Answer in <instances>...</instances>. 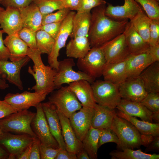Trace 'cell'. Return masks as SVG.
I'll return each instance as SVG.
<instances>
[{
  "instance_id": "60d3db41",
  "label": "cell",
  "mask_w": 159,
  "mask_h": 159,
  "mask_svg": "<svg viewBox=\"0 0 159 159\" xmlns=\"http://www.w3.org/2000/svg\"><path fill=\"white\" fill-rule=\"evenodd\" d=\"M140 102L152 112H159V93H148Z\"/></svg>"
},
{
  "instance_id": "6da1fadb",
  "label": "cell",
  "mask_w": 159,
  "mask_h": 159,
  "mask_svg": "<svg viewBox=\"0 0 159 159\" xmlns=\"http://www.w3.org/2000/svg\"><path fill=\"white\" fill-rule=\"evenodd\" d=\"M106 4L91 10V19L88 38L91 48L100 47L122 34L128 19L116 20L106 16Z\"/></svg>"
},
{
  "instance_id": "03108f58",
  "label": "cell",
  "mask_w": 159,
  "mask_h": 159,
  "mask_svg": "<svg viewBox=\"0 0 159 159\" xmlns=\"http://www.w3.org/2000/svg\"><path fill=\"white\" fill-rule=\"evenodd\" d=\"M156 1H159V0H156Z\"/></svg>"
},
{
  "instance_id": "83f0119b",
  "label": "cell",
  "mask_w": 159,
  "mask_h": 159,
  "mask_svg": "<svg viewBox=\"0 0 159 159\" xmlns=\"http://www.w3.org/2000/svg\"><path fill=\"white\" fill-rule=\"evenodd\" d=\"M94 108L92 127L98 129L110 128L116 114L115 109H111L97 103Z\"/></svg>"
},
{
  "instance_id": "d590c367",
  "label": "cell",
  "mask_w": 159,
  "mask_h": 159,
  "mask_svg": "<svg viewBox=\"0 0 159 159\" xmlns=\"http://www.w3.org/2000/svg\"><path fill=\"white\" fill-rule=\"evenodd\" d=\"M37 49L41 54L49 55L51 52L55 42V39L45 31L39 30L36 32Z\"/></svg>"
},
{
  "instance_id": "ffe728a7",
  "label": "cell",
  "mask_w": 159,
  "mask_h": 159,
  "mask_svg": "<svg viewBox=\"0 0 159 159\" xmlns=\"http://www.w3.org/2000/svg\"><path fill=\"white\" fill-rule=\"evenodd\" d=\"M61 126L62 134L68 152L78 153L82 149V142L77 138L70 124L69 118L57 110Z\"/></svg>"
},
{
  "instance_id": "816d5d0a",
  "label": "cell",
  "mask_w": 159,
  "mask_h": 159,
  "mask_svg": "<svg viewBox=\"0 0 159 159\" xmlns=\"http://www.w3.org/2000/svg\"><path fill=\"white\" fill-rule=\"evenodd\" d=\"M64 8H68L71 11H77L80 8L81 0H61Z\"/></svg>"
},
{
  "instance_id": "2e32d148",
  "label": "cell",
  "mask_w": 159,
  "mask_h": 159,
  "mask_svg": "<svg viewBox=\"0 0 159 159\" xmlns=\"http://www.w3.org/2000/svg\"><path fill=\"white\" fill-rule=\"evenodd\" d=\"M118 88L121 99L131 101L140 102L148 93L139 77L127 78L118 85Z\"/></svg>"
},
{
  "instance_id": "f1b7e54d",
  "label": "cell",
  "mask_w": 159,
  "mask_h": 159,
  "mask_svg": "<svg viewBox=\"0 0 159 159\" xmlns=\"http://www.w3.org/2000/svg\"><path fill=\"white\" fill-rule=\"evenodd\" d=\"M139 77L142 81L148 93L159 92V61L153 62L140 74Z\"/></svg>"
},
{
  "instance_id": "484cf974",
  "label": "cell",
  "mask_w": 159,
  "mask_h": 159,
  "mask_svg": "<svg viewBox=\"0 0 159 159\" xmlns=\"http://www.w3.org/2000/svg\"><path fill=\"white\" fill-rule=\"evenodd\" d=\"M126 67V59L117 63H106L102 73L104 80L118 85L127 79Z\"/></svg>"
},
{
  "instance_id": "7a4b0ae2",
  "label": "cell",
  "mask_w": 159,
  "mask_h": 159,
  "mask_svg": "<svg viewBox=\"0 0 159 159\" xmlns=\"http://www.w3.org/2000/svg\"><path fill=\"white\" fill-rule=\"evenodd\" d=\"M41 53L38 49H32L28 48L27 56L32 60L33 69L30 66L28 72L32 75L36 81V84L29 89L35 92L47 95L55 89L54 77L56 70L50 66H46L43 63Z\"/></svg>"
},
{
  "instance_id": "c3c4849f",
  "label": "cell",
  "mask_w": 159,
  "mask_h": 159,
  "mask_svg": "<svg viewBox=\"0 0 159 159\" xmlns=\"http://www.w3.org/2000/svg\"><path fill=\"white\" fill-rule=\"evenodd\" d=\"M17 111L4 100L0 99V120Z\"/></svg>"
},
{
  "instance_id": "9c48e42d",
  "label": "cell",
  "mask_w": 159,
  "mask_h": 159,
  "mask_svg": "<svg viewBox=\"0 0 159 159\" xmlns=\"http://www.w3.org/2000/svg\"><path fill=\"white\" fill-rule=\"evenodd\" d=\"M35 107L36 112L31 123L32 130L41 143L53 148H59L57 141L49 130L42 103Z\"/></svg>"
},
{
  "instance_id": "ac0fdd59",
  "label": "cell",
  "mask_w": 159,
  "mask_h": 159,
  "mask_svg": "<svg viewBox=\"0 0 159 159\" xmlns=\"http://www.w3.org/2000/svg\"><path fill=\"white\" fill-rule=\"evenodd\" d=\"M42 105L52 134L57 141L59 148L66 150L56 107L48 101L42 103Z\"/></svg>"
},
{
  "instance_id": "8fae6325",
  "label": "cell",
  "mask_w": 159,
  "mask_h": 159,
  "mask_svg": "<svg viewBox=\"0 0 159 159\" xmlns=\"http://www.w3.org/2000/svg\"><path fill=\"white\" fill-rule=\"evenodd\" d=\"M75 14V12L71 11L62 21L60 30L55 39L52 51L48 55V62L49 66L56 70L59 64L57 58L59 52L65 46L67 40L72 32L73 19Z\"/></svg>"
},
{
  "instance_id": "e0dca14e",
  "label": "cell",
  "mask_w": 159,
  "mask_h": 159,
  "mask_svg": "<svg viewBox=\"0 0 159 159\" xmlns=\"http://www.w3.org/2000/svg\"><path fill=\"white\" fill-rule=\"evenodd\" d=\"M124 1V4L120 6H115L110 3H107L105 10V15L116 20H130L143 9L135 0Z\"/></svg>"
},
{
  "instance_id": "3957f363",
  "label": "cell",
  "mask_w": 159,
  "mask_h": 159,
  "mask_svg": "<svg viewBox=\"0 0 159 159\" xmlns=\"http://www.w3.org/2000/svg\"><path fill=\"white\" fill-rule=\"evenodd\" d=\"M110 128L115 133L119 141L118 148L134 149L142 145L143 135L135 127L126 119L118 116L114 117Z\"/></svg>"
},
{
  "instance_id": "f6af8a7d",
  "label": "cell",
  "mask_w": 159,
  "mask_h": 159,
  "mask_svg": "<svg viewBox=\"0 0 159 159\" xmlns=\"http://www.w3.org/2000/svg\"><path fill=\"white\" fill-rule=\"evenodd\" d=\"M39 148L41 159H55L59 149L47 146L40 142Z\"/></svg>"
},
{
  "instance_id": "ab89813d",
  "label": "cell",
  "mask_w": 159,
  "mask_h": 159,
  "mask_svg": "<svg viewBox=\"0 0 159 159\" xmlns=\"http://www.w3.org/2000/svg\"><path fill=\"white\" fill-rule=\"evenodd\" d=\"M71 11L64 8L58 10L55 13H51L42 16V25L50 23L62 22Z\"/></svg>"
},
{
  "instance_id": "9f6ffc18",
  "label": "cell",
  "mask_w": 159,
  "mask_h": 159,
  "mask_svg": "<svg viewBox=\"0 0 159 159\" xmlns=\"http://www.w3.org/2000/svg\"><path fill=\"white\" fill-rule=\"evenodd\" d=\"M32 143L29 145L24 150L16 159H29Z\"/></svg>"
},
{
  "instance_id": "603a6c76",
  "label": "cell",
  "mask_w": 159,
  "mask_h": 159,
  "mask_svg": "<svg viewBox=\"0 0 159 159\" xmlns=\"http://www.w3.org/2000/svg\"><path fill=\"white\" fill-rule=\"evenodd\" d=\"M123 33L130 55L143 53L148 50L150 44L138 34L130 21L127 23Z\"/></svg>"
},
{
  "instance_id": "e575fe53",
  "label": "cell",
  "mask_w": 159,
  "mask_h": 159,
  "mask_svg": "<svg viewBox=\"0 0 159 159\" xmlns=\"http://www.w3.org/2000/svg\"><path fill=\"white\" fill-rule=\"evenodd\" d=\"M122 151L115 150L109 153L112 159H159V155L149 154L143 152L140 149L134 150L126 148Z\"/></svg>"
},
{
  "instance_id": "5b68a950",
  "label": "cell",
  "mask_w": 159,
  "mask_h": 159,
  "mask_svg": "<svg viewBox=\"0 0 159 159\" xmlns=\"http://www.w3.org/2000/svg\"><path fill=\"white\" fill-rule=\"evenodd\" d=\"M91 86L96 103L111 109L116 108L122 99L118 85L106 80H98Z\"/></svg>"
},
{
  "instance_id": "f907efd6",
  "label": "cell",
  "mask_w": 159,
  "mask_h": 159,
  "mask_svg": "<svg viewBox=\"0 0 159 159\" xmlns=\"http://www.w3.org/2000/svg\"><path fill=\"white\" fill-rule=\"evenodd\" d=\"M3 33V30H0V60H8L9 58V52L4 44L2 37Z\"/></svg>"
},
{
  "instance_id": "f5cc1de1",
  "label": "cell",
  "mask_w": 159,
  "mask_h": 159,
  "mask_svg": "<svg viewBox=\"0 0 159 159\" xmlns=\"http://www.w3.org/2000/svg\"><path fill=\"white\" fill-rule=\"evenodd\" d=\"M75 154L70 153L65 150L59 148V150L55 159H77Z\"/></svg>"
},
{
  "instance_id": "1f68e13d",
  "label": "cell",
  "mask_w": 159,
  "mask_h": 159,
  "mask_svg": "<svg viewBox=\"0 0 159 159\" xmlns=\"http://www.w3.org/2000/svg\"><path fill=\"white\" fill-rule=\"evenodd\" d=\"M117 115L127 120L137 129L142 135L159 136V123H153L138 120L135 117L130 116L118 110Z\"/></svg>"
},
{
  "instance_id": "cb8c5ba5",
  "label": "cell",
  "mask_w": 159,
  "mask_h": 159,
  "mask_svg": "<svg viewBox=\"0 0 159 159\" xmlns=\"http://www.w3.org/2000/svg\"><path fill=\"white\" fill-rule=\"evenodd\" d=\"M19 9L22 27L35 32L39 30L42 25V15L37 6L32 2L28 6Z\"/></svg>"
},
{
  "instance_id": "52a82bcc",
  "label": "cell",
  "mask_w": 159,
  "mask_h": 159,
  "mask_svg": "<svg viewBox=\"0 0 159 159\" xmlns=\"http://www.w3.org/2000/svg\"><path fill=\"white\" fill-rule=\"evenodd\" d=\"M106 63L100 47H92L84 57L78 59L77 65L81 71L95 79L102 75Z\"/></svg>"
},
{
  "instance_id": "b9f144b4",
  "label": "cell",
  "mask_w": 159,
  "mask_h": 159,
  "mask_svg": "<svg viewBox=\"0 0 159 159\" xmlns=\"http://www.w3.org/2000/svg\"><path fill=\"white\" fill-rule=\"evenodd\" d=\"M99 130V148L105 143L109 142L115 143L117 146L119 145L120 142L117 136L110 128Z\"/></svg>"
},
{
  "instance_id": "ee69618b",
  "label": "cell",
  "mask_w": 159,
  "mask_h": 159,
  "mask_svg": "<svg viewBox=\"0 0 159 159\" xmlns=\"http://www.w3.org/2000/svg\"><path fill=\"white\" fill-rule=\"evenodd\" d=\"M106 3L104 0H81L80 7L77 11H91L93 8Z\"/></svg>"
},
{
  "instance_id": "681fc988",
  "label": "cell",
  "mask_w": 159,
  "mask_h": 159,
  "mask_svg": "<svg viewBox=\"0 0 159 159\" xmlns=\"http://www.w3.org/2000/svg\"><path fill=\"white\" fill-rule=\"evenodd\" d=\"M40 143V142L37 138L34 139L32 145L29 159H41Z\"/></svg>"
},
{
  "instance_id": "db71d44e",
  "label": "cell",
  "mask_w": 159,
  "mask_h": 159,
  "mask_svg": "<svg viewBox=\"0 0 159 159\" xmlns=\"http://www.w3.org/2000/svg\"><path fill=\"white\" fill-rule=\"evenodd\" d=\"M159 151V136H155L146 147L145 153L150 151L158 152Z\"/></svg>"
},
{
  "instance_id": "be15d7a7",
  "label": "cell",
  "mask_w": 159,
  "mask_h": 159,
  "mask_svg": "<svg viewBox=\"0 0 159 159\" xmlns=\"http://www.w3.org/2000/svg\"><path fill=\"white\" fill-rule=\"evenodd\" d=\"M4 9V8H3L0 7V12Z\"/></svg>"
},
{
  "instance_id": "7bdbcfd3",
  "label": "cell",
  "mask_w": 159,
  "mask_h": 159,
  "mask_svg": "<svg viewBox=\"0 0 159 159\" xmlns=\"http://www.w3.org/2000/svg\"><path fill=\"white\" fill-rule=\"evenodd\" d=\"M149 43L151 46L159 44V19H150Z\"/></svg>"
},
{
  "instance_id": "6125c7cd",
  "label": "cell",
  "mask_w": 159,
  "mask_h": 159,
  "mask_svg": "<svg viewBox=\"0 0 159 159\" xmlns=\"http://www.w3.org/2000/svg\"><path fill=\"white\" fill-rule=\"evenodd\" d=\"M3 134V132L0 129V135H1Z\"/></svg>"
},
{
  "instance_id": "91938a15",
  "label": "cell",
  "mask_w": 159,
  "mask_h": 159,
  "mask_svg": "<svg viewBox=\"0 0 159 159\" xmlns=\"http://www.w3.org/2000/svg\"><path fill=\"white\" fill-rule=\"evenodd\" d=\"M9 87V85L6 83V80L0 77V89L4 90Z\"/></svg>"
},
{
  "instance_id": "d6a6232c",
  "label": "cell",
  "mask_w": 159,
  "mask_h": 159,
  "mask_svg": "<svg viewBox=\"0 0 159 159\" xmlns=\"http://www.w3.org/2000/svg\"><path fill=\"white\" fill-rule=\"evenodd\" d=\"M150 21V19L144 13L143 9L139 12L130 21L138 34L145 42L148 43Z\"/></svg>"
},
{
  "instance_id": "f546056e",
  "label": "cell",
  "mask_w": 159,
  "mask_h": 159,
  "mask_svg": "<svg viewBox=\"0 0 159 159\" xmlns=\"http://www.w3.org/2000/svg\"><path fill=\"white\" fill-rule=\"evenodd\" d=\"M91 19V11H77L72 21L71 39L78 37H87Z\"/></svg>"
},
{
  "instance_id": "f35d334b",
  "label": "cell",
  "mask_w": 159,
  "mask_h": 159,
  "mask_svg": "<svg viewBox=\"0 0 159 159\" xmlns=\"http://www.w3.org/2000/svg\"><path fill=\"white\" fill-rule=\"evenodd\" d=\"M36 32L26 28H22L17 33L19 37L32 49H37L36 40Z\"/></svg>"
},
{
  "instance_id": "11a10c76",
  "label": "cell",
  "mask_w": 159,
  "mask_h": 159,
  "mask_svg": "<svg viewBox=\"0 0 159 159\" xmlns=\"http://www.w3.org/2000/svg\"><path fill=\"white\" fill-rule=\"evenodd\" d=\"M148 51L154 62L159 61V44L150 46Z\"/></svg>"
},
{
  "instance_id": "6f0895ef",
  "label": "cell",
  "mask_w": 159,
  "mask_h": 159,
  "mask_svg": "<svg viewBox=\"0 0 159 159\" xmlns=\"http://www.w3.org/2000/svg\"><path fill=\"white\" fill-rule=\"evenodd\" d=\"M77 159H90V157L87 152L83 149L76 154Z\"/></svg>"
},
{
  "instance_id": "836d02e7",
  "label": "cell",
  "mask_w": 159,
  "mask_h": 159,
  "mask_svg": "<svg viewBox=\"0 0 159 159\" xmlns=\"http://www.w3.org/2000/svg\"><path fill=\"white\" fill-rule=\"evenodd\" d=\"M100 132L99 129L91 127L82 142L90 159H97Z\"/></svg>"
},
{
  "instance_id": "d4e9b609",
  "label": "cell",
  "mask_w": 159,
  "mask_h": 159,
  "mask_svg": "<svg viewBox=\"0 0 159 159\" xmlns=\"http://www.w3.org/2000/svg\"><path fill=\"white\" fill-rule=\"evenodd\" d=\"M116 108L130 116L138 117L142 120L153 122V112L140 102L121 99Z\"/></svg>"
},
{
  "instance_id": "7c38bea8",
  "label": "cell",
  "mask_w": 159,
  "mask_h": 159,
  "mask_svg": "<svg viewBox=\"0 0 159 159\" xmlns=\"http://www.w3.org/2000/svg\"><path fill=\"white\" fill-rule=\"evenodd\" d=\"M100 47L107 63L124 61L130 55L123 33Z\"/></svg>"
},
{
  "instance_id": "4316f807",
  "label": "cell",
  "mask_w": 159,
  "mask_h": 159,
  "mask_svg": "<svg viewBox=\"0 0 159 159\" xmlns=\"http://www.w3.org/2000/svg\"><path fill=\"white\" fill-rule=\"evenodd\" d=\"M9 52L11 61H18L26 56L28 47L19 37L17 33L8 35L4 39Z\"/></svg>"
},
{
  "instance_id": "4dcf8cb0",
  "label": "cell",
  "mask_w": 159,
  "mask_h": 159,
  "mask_svg": "<svg viewBox=\"0 0 159 159\" xmlns=\"http://www.w3.org/2000/svg\"><path fill=\"white\" fill-rule=\"evenodd\" d=\"M91 47L87 37H78L71 39L66 46L67 56L79 59L84 57Z\"/></svg>"
},
{
  "instance_id": "44dd1931",
  "label": "cell",
  "mask_w": 159,
  "mask_h": 159,
  "mask_svg": "<svg viewBox=\"0 0 159 159\" xmlns=\"http://www.w3.org/2000/svg\"><path fill=\"white\" fill-rule=\"evenodd\" d=\"M148 51L140 54L130 55L126 59L127 78L138 77L144 69L155 62Z\"/></svg>"
},
{
  "instance_id": "7dc6e473",
  "label": "cell",
  "mask_w": 159,
  "mask_h": 159,
  "mask_svg": "<svg viewBox=\"0 0 159 159\" xmlns=\"http://www.w3.org/2000/svg\"><path fill=\"white\" fill-rule=\"evenodd\" d=\"M33 0H2L1 4L5 8L11 6L18 9L25 7L30 4Z\"/></svg>"
},
{
  "instance_id": "94428289",
  "label": "cell",
  "mask_w": 159,
  "mask_h": 159,
  "mask_svg": "<svg viewBox=\"0 0 159 159\" xmlns=\"http://www.w3.org/2000/svg\"><path fill=\"white\" fill-rule=\"evenodd\" d=\"M152 118L153 120H155L159 122V112L153 113L152 116Z\"/></svg>"
},
{
  "instance_id": "d6986e66",
  "label": "cell",
  "mask_w": 159,
  "mask_h": 159,
  "mask_svg": "<svg viewBox=\"0 0 159 159\" xmlns=\"http://www.w3.org/2000/svg\"><path fill=\"white\" fill-rule=\"evenodd\" d=\"M0 12V28L8 35L17 33L22 29L19 9L8 6Z\"/></svg>"
},
{
  "instance_id": "74e56055",
  "label": "cell",
  "mask_w": 159,
  "mask_h": 159,
  "mask_svg": "<svg viewBox=\"0 0 159 159\" xmlns=\"http://www.w3.org/2000/svg\"><path fill=\"white\" fill-rule=\"evenodd\" d=\"M139 3L150 19H159V4L156 0H135Z\"/></svg>"
},
{
  "instance_id": "30bf717a",
  "label": "cell",
  "mask_w": 159,
  "mask_h": 159,
  "mask_svg": "<svg viewBox=\"0 0 159 159\" xmlns=\"http://www.w3.org/2000/svg\"><path fill=\"white\" fill-rule=\"evenodd\" d=\"M34 139L28 134L16 135L3 132L0 135V145L8 153V159H16L33 143Z\"/></svg>"
},
{
  "instance_id": "277c9868",
  "label": "cell",
  "mask_w": 159,
  "mask_h": 159,
  "mask_svg": "<svg viewBox=\"0 0 159 159\" xmlns=\"http://www.w3.org/2000/svg\"><path fill=\"white\" fill-rule=\"evenodd\" d=\"M35 114L28 110L11 114L0 120V129L3 132L26 134L37 138L31 127Z\"/></svg>"
},
{
  "instance_id": "680465c9",
  "label": "cell",
  "mask_w": 159,
  "mask_h": 159,
  "mask_svg": "<svg viewBox=\"0 0 159 159\" xmlns=\"http://www.w3.org/2000/svg\"><path fill=\"white\" fill-rule=\"evenodd\" d=\"M9 154L6 149L0 145V159H8Z\"/></svg>"
},
{
  "instance_id": "8d00e7d4",
  "label": "cell",
  "mask_w": 159,
  "mask_h": 159,
  "mask_svg": "<svg viewBox=\"0 0 159 159\" xmlns=\"http://www.w3.org/2000/svg\"><path fill=\"white\" fill-rule=\"evenodd\" d=\"M39 8L42 16L64 8L61 0H33Z\"/></svg>"
},
{
  "instance_id": "ba28073f",
  "label": "cell",
  "mask_w": 159,
  "mask_h": 159,
  "mask_svg": "<svg viewBox=\"0 0 159 159\" xmlns=\"http://www.w3.org/2000/svg\"><path fill=\"white\" fill-rule=\"evenodd\" d=\"M75 63L72 58L64 59L59 61L58 69L54 77L55 89L60 88L63 84L68 85L73 82L81 80H86L90 83H93L95 79L88 76L84 72L74 71L72 69Z\"/></svg>"
},
{
  "instance_id": "4fadbf2b",
  "label": "cell",
  "mask_w": 159,
  "mask_h": 159,
  "mask_svg": "<svg viewBox=\"0 0 159 159\" xmlns=\"http://www.w3.org/2000/svg\"><path fill=\"white\" fill-rule=\"evenodd\" d=\"M47 95L35 92L25 91L21 93H8L4 100L18 111L35 107L45 99Z\"/></svg>"
},
{
  "instance_id": "e7e4bbea",
  "label": "cell",
  "mask_w": 159,
  "mask_h": 159,
  "mask_svg": "<svg viewBox=\"0 0 159 159\" xmlns=\"http://www.w3.org/2000/svg\"><path fill=\"white\" fill-rule=\"evenodd\" d=\"M2 0H0V4H1V2L2 1Z\"/></svg>"
},
{
  "instance_id": "7402d4cb",
  "label": "cell",
  "mask_w": 159,
  "mask_h": 159,
  "mask_svg": "<svg viewBox=\"0 0 159 159\" xmlns=\"http://www.w3.org/2000/svg\"><path fill=\"white\" fill-rule=\"evenodd\" d=\"M90 83L87 80H81L71 83L67 86L75 95L82 107H94L96 104Z\"/></svg>"
},
{
  "instance_id": "5bb4252c",
  "label": "cell",
  "mask_w": 159,
  "mask_h": 159,
  "mask_svg": "<svg viewBox=\"0 0 159 159\" xmlns=\"http://www.w3.org/2000/svg\"><path fill=\"white\" fill-rule=\"evenodd\" d=\"M31 59L27 56L18 61L0 60V77L23 90V86L20 78V71Z\"/></svg>"
},
{
  "instance_id": "9a60e30c",
  "label": "cell",
  "mask_w": 159,
  "mask_h": 159,
  "mask_svg": "<svg viewBox=\"0 0 159 159\" xmlns=\"http://www.w3.org/2000/svg\"><path fill=\"white\" fill-rule=\"evenodd\" d=\"M69 118L70 124L78 139L82 142L92 127L94 107H82Z\"/></svg>"
},
{
  "instance_id": "bcb514c9",
  "label": "cell",
  "mask_w": 159,
  "mask_h": 159,
  "mask_svg": "<svg viewBox=\"0 0 159 159\" xmlns=\"http://www.w3.org/2000/svg\"><path fill=\"white\" fill-rule=\"evenodd\" d=\"M62 22H58L42 25L39 30L45 31L55 39L60 30Z\"/></svg>"
},
{
  "instance_id": "8992f818",
  "label": "cell",
  "mask_w": 159,
  "mask_h": 159,
  "mask_svg": "<svg viewBox=\"0 0 159 159\" xmlns=\"http://www.w3.org/2000/svg\"><path fill=\"white\" fill-rule=\"evenodd\" d=\"M53 91L48 98L49 101L57 109L69 118L73 113L79 110L82 106L74 93L67 86H61Z\"/></svg>"
}]
</instances>
